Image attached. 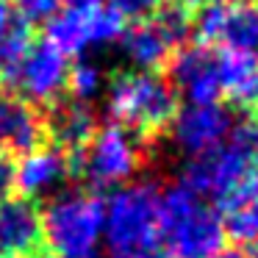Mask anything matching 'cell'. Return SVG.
I'll list each match as a JSON object with an SVG mask.
<instances>
[{
  "mask_svg": "<svg viewBox=\"0 0 258 258\" xmlns=\"http://www.w3.org/2000/svg\"><path fill=\"white\" fill-rule=\"evenodd\" d=\"M45 42H50L64 56L92 50V6H64L45 23Z\"/></svg>",
  "mask_w": 258,
  "mask_h": 258,
  "instance_id": "obj_15",
  "label": "cell"
},
{
  "mask_svg": "<svg viewBox=\"0 0 258 258\" xmlns=\"http://www.w3.org/2000/svg\"><path fill=\"white\" fill-rule=\"evenodd\" d=\"M161 239L169 258H217L228 244L217 208L180 180L161 189Z\"/></svg>",
  "mask_w": 258,
  "mask_h": 258,
  "instance_id": "obj_2",
  "label": "cell"
},
{
  "mask_svg": "<svg viewBox=\"0 0 258 258\" xmlns=\"http://www.w3.org/2000/svg\"><path fill=\"white\" fill-rule=\"evenodd\" d=\"M0 3H6V0H0Z\"/></svg>",
  "mask_w": 258,
  "mask_h": 258,
  "instance_id": "obj_31",
  "label": "cell"
},
{
  "mask_svg": "<svg viewBox=\"0 0 258 258\" xmlns=\"http://www.w3.org/2000/svg\"><path fill=\"white\" fill-rule=\"evenodd\" d=\"M119 50H122L125 61L134 67V73H156L158 67L169 61L167 39L161 36V31L145 20V23H134L131 28H125L122 39H119Z\"/></svg>",
  "mask_w": 258,
  "mask_h": 258,
  "instance_id": "obj_16",
  "label": "cell"
},
{
  "mask_svg": "<svg viewBox=\"0 0 258 258\" xmlns=\"http://www.w3.org/2000/svg\"><path fill=\"white\" fill-rule=\"evenodd\" d=\"M97 131V114L92 111V106L78 100H67V103H56L53 106V117H50V134H53V145L58 150H64L70 158H78L84 153V147L92 142Z\"/></svg>",
  "mask_w": 258,
  "mask_h": 258,
  "instance_id": "obj_14",
  "label": "cell"
},
{
  "mask_svg": "<svg viewBox=\"0 0 258 258\" xmlns=\"http://www.w3.org/2000/svg\"><path fill=\"white\" fill-rule=\"evenodd\" d=\"M219 95H225L236 108H258V53H217Z\"/></svg>",
  "mask_w": 258,
  "mask_h": 258,
  "instance_id": "obj_13",
  "label": "cell"
},
{
  "mask_svg": "<svg viewBox=\"0 0 258 258\" xmlns=\"http://www.w3.org/2000/svg\"><path fill=\"white\" fill-rule=\"evenodd\" d=\"M70 61L64 53H58L50 42L39 39L28 47L23 61L17 64L14 75L9 78V86L23 95L31 106H56L61 95L67 92Z\"/></svg>",
  "mask_w": 258,
  "mask_h": 258,
  "instance_id": "obj_7",
  "label": "cell"
},
{
  "mask_svg": "<svg viewBox=\"0 0 258 258\" xmlns=\"http://www.w3.org/2000/svg\"><path fill=\"white\" fill-rule=\"evenodd\" d=\"M169 86L178 97L189 106H206L217 103L219 97V78H217V53L211 47L183 45L169 58Z\"/></svg>",
  "mask_w": 258,
  "mask_h": 258,
  "instance_id": "obj_9",
  "label": "cell"
},
{
  "mask_svg": "<svg viewBox=\"0 0 258 258\" xmlns=\"http://www.w3.org/2000/svg\"><path fill=\"white\" fill-rule=\"evenodd\" d=\"M42 250L39 208L23 197L0 203V258H34Z\"/></svg>",
  "mask_w": 258,
  "mask_h": 258,
  "instance_id": "obj_11",
  "label": "cell"
},
{
  "mask_svg": "<svg viewBox=\"0 0 258 258\" xmlns=\"http://www.w3.org/2000/svg\"><path fill=\"white\" fill-rule=\"evenodd\" d=\"M219 3H228V6H239V3H250V0H219Z\"/></svg>",
  "mask_w": 258,
  "mask_h": 258,
  "instance_id": "obj_29",
  "label": "cell"
},
{
  "mask_svg": "<svg viewBox=\"0 0 258 258\" xmlns=\"http://www.w3.org/2000/svg\"><path fill=\"white\" fill-rule=\"evenodd\" d=\"M67 175H73V158L56 145H39L14 167V189L23 195V200L34 203L36 197L58 191Z\"/></svg>",
  "mask_w": 258,
  "mask_h": 258,
  "instance_id": "obj_10",
  "label": "cell"
},
{
  "mask_svg": "<svg viewBox=\"0 0 258 258\" xmlns=\"http://www.w3.org/2000/svg\"><path fill=\"white\" fill-rule=\"evenodd\" d=\"M73 6H100V0H70Z\"/></svg>",
  "mask_w": 258,
  "mask_h": 258,
  "instance_id": "obj_28",
  "label": "cell"
},
{
  "mask_svg": "<svg viewBox=\"0 0 258 258\" xmlns=\"http://www.w3.org/2000/svg\"><path fill=\"white\" fill-rule=\"evenodd\" d=\"M217 258H247V255L241 250H225V252H219Z\"/></svg>",
  "mask_w": 258,
  "mask_h": 258,
  "instance_id": "obj_27",
  "label": "cell"
},
{
  "mask_svg": "<svg viewBox=\"0 0 258 258\" xmlns=\"http://www.w3.org/2000/svg\"><path fill=\"white\" fill-rule=\"evenodd\" d=\"M67 0H14V12L25 20V23H47L64 9Z\"/></svg>",
  "mask_w": 258,
  "mask_h": 258,
  "instance_id": "obj_23",
  "label": "cell"
},
{
  "mask_svg": "<svg viewBox=\"0 0 258 258\" xmlns=\"http://www.w3.org/2000/svg\"><path fill=\"white\" fill-rule=\"evenodd\" d=\"M150 23L161 31V36L167 39L169 47H183L191 39V14L180 6H161L150 17Z\"/></svg>",
  "mask_w": 258,
  "mask_h": 258,
  "instance_id": "obj_21",
  "label": "cell"
},
{
  "mask_svg": "<svg viewBox=\"0 0 258 258\" xmlns=\"http://www.w3.org/2000/svg\"><path fill=\"white\" fill-rule=\"evenodd\" d=\"M103 241L114 258H150L161 241V189L125 183L103 200Z\"/></svg>",
  "mask_w": 258,
  "mask_h": 258,
  "instance_id": "obj_1",
  "label": "cell"
},
{
  "mask_svg": "<svg viewBox=\"0 0 258 258\" xmlns=\"http://www.w3.org/2000/svg\"><path fill=\"white\" fill-rule=\"evenodd\" d=\"M258 169V125L241 122L233 125L225 145L208 156L191 158L183 169L180 183L189 186L195 195L211 197L222 208L236 189Z\"/></svg>",
  "mask_w": 258,
  "mask_h": 258,
  "instance_id": "obj_5",
  "label": "cell"
},
{
  "mask_svg": "<svg viewBox=\"0 0 258 258\" xmlns=\"http://www.w3.org/2000/svg\"><path fill=\"white\" fill-rule=\"evenodd\" d=\"M45 139V122L23 97H0V156H25Z\"/></svg>",
  "mask_w": 258,
  "mask_h": 258,
  "instance_id": "obj_12",
  "label": "cell"
},
{
  "mask_svg": "<svg viewBox=\"0 0 258 258\" xmlns=\"http://www.w3.org/2000/svg\"><path fill=\"white\" fill-rule=\"evenodd\" d=\"M108 81H106V73L97 61H89V58H78V61L70 67V75H67V89L73 92V100L78 103H86L89 106L92 100L106 92Z\"/></svg>",
  "mask_w": 258,
  "mask_h": 258,
  "instance_id": "obj_19",
  "label": "cell"
},
{
  "mask_svg": "<svg viewBox=\"0 0 258 258\" xmlns=\"http://www.w3.org/2000/svg\"><path fill=\"white\" fill-rule=\"evenodd\" d=\"M247 258H258V241H255V244H252V252H250V255H247Z\"/></svg>",
  "mask_w": 258,
  "mask_h": 258,
  "instance_id": "obj_30",
  "label": "cell"
},
{
  "mask_svg": "<svg viewBox=\"0 0 258 258\" xmlns=\"http://www.w3.org/2000/svg\"><path fill=\"white\" fill-rule=\"evenodd\" d=\"M31 45H34L31 25L9 3H0V78L6 84Z\"/></svg>",
  "mask_w": 258,
  "mask_h": 258,
  "instance_id": "obj_17",
  "label": "cell"
},
{
  "mask_svg": "<svg viewBox=\"0 0 258 258\" xmlns=\"http://www.w3.org/2000/svg\"><path fill=\"white\" fill-rule=\"evenodd\" d=\"M142 169V139L117 122L95 131L92 142L78 158H73V172L84 175L92 189H119L131 183Z\"/></svg>",
  "mask_w": 258,
  "mask_h": 258,
  "instance_id": "obj_6",
  "label": "cell"
},
{
  "mask_svg": "<svg viewBox=\"0 0 258 258\" xmlns=\"http://www.w3.org/2000/svg\"><path fill=\"white\" fill-rule=\"evenodd\" d=\"M203 3H206V0H172V6H180V9H186V12H189V9H200Z\"/></svg>",
  "mask_w": 258,
  "mask_h": 258,
  "instance_id": "obj_26",
  "label": "cell"
},
{
  "mask_svg": "<svg viewBox=\"0 0 258 258\" xmlns=\"http://www.w3.org/2000/svg\"><path fill=\"white\" fill-rule=\"evenodd\" d=\"M219 42L225 45V50L258 53V3L250 0V3L230 6Z\"/></svg>",
  "mask_w": 258,
  "mask_h": 258,
  "instance_id": "obj_18",
  "label": "cell"
},
{
  "mask_svg": "<svg viewBox=\"0 0 258 258\" xmlns=\"http://www.w3.org/2000/svg\"><path fill=\"white\" fill-rule=\"evenodd\" d=\"M233 131V114L219 103H206V106H183L178 108L175 119L169 122V136L172 145L183 156L200 158L225 145V139Z\"/></svg>",
  "mask_w": 258,
  "mask_h": 258,
  "instance_id": "obj_8",
  "label": "cell"
},
{
  "mask_svg": "<svg viewBox=\"0 0 258 258\" xmlns=\"http://www.w3.org/2000/svg\"><path fill=\"white\" fill-rule=\"evenodd\" d=\"M222 211H225L222 217L225 236L239 241V244H255L258 241V197L233 203V206L222 208Z\"/></svg>",
  "mask_w": 258,
  "mask_h": 258,
  "instance_id": "obj_20",
  "label": "cell"
},
{
  "mask_svg": "<svg viewBox=\"0 0 258 258\" xmlns=\"http://www.w3.org/2000/svg\"><path fill=\"white\" fill-rule=\"evenodd\" d=\"M106 111L111 122L142 139L169 128L178 114V95L158 73H122L106 86Z\"/></svg>",
  "mask_w": 258,
  "mask_h": 258,
  "instance_id": "obj_4",
  "label": "cell"
},
{
  "mask_svg": "<svg viewBox=\"0 0 258 258\" xmlns=\"http://www.w3.org/2000/svg\"><path fill=\"white\" fill-rule=\"evenodd\" d=\"M42 244L58 258H92L103 241V200L89 189H61L39 211Z\"/></svg>",
  "mask_w": 258,
  "mask_h": 258,
  "instance_id": "obj_3",
  "label": "cell"
},
{
  "mask_svg": "<svg viewBox=\"0 0 258 258\" xmlns=\"http://www.w3.org/2000/svg\"><path fill=\"white\" fill-rule=\"evenodd\" d=\"M56 258H58V255H56Z\"/></svg>",
  "mask_w": 258,
  "mask_h": 258,
  "instance_id": "obj_32",
  "label": "cell"
},
{
  "mask_svg": "<svg viewBox=\"0 0 258 258\" xmlns=\"http://www.w3.org/2000/svg\"><path fill=\"white\" fill-rule=\"evenodd\" d=\"M12 189H14V164L0 156V203L12 197Z\"/></svg>",
  "mask_w": 258,
  "mask_h": 258,
  "instance_id": "obj_25",
  "label": "cell"
},
{
  "mask_svg": "<svg viewBox=\"0 0 258 258\" xmlns=\"http://www.w3.org/2000/svg\"><path fill=\"white\" fill-rule=\"evenodd\" d=\"M230 6L228 3H219V0H206L197 14L191 17V34L200 39V45H211V42H219L225 28V20H228Z\"/></svg>",
  "mask_w": 258,
  "mask_h": 258,
  "instance_id": "obj_22",
  "label": "cell"
},
{
  "mask_svg": "<svg viewBox=\"0 0 258 258\" xmlns=\"http://www.w3.org/2000/svg\"><path fill=\"white\" fill-rule=\"evenodd\" d=\"M161 6H164V0H108L111 12H117L122 20H134V23L150 20Z\"/></svg>",
  "mask_w": 258,
  "mask_h": 258,
  "instance_id": "obj_24",
  "label": "cell"
}]
</instances>
